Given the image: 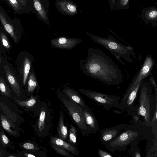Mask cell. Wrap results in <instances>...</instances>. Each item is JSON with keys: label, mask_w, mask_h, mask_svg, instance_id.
Masks as SVG:
<instances>
[{"label": "cell", "mask_w": 157, "mask_h": 157, "mask_svg": "<svg viewBox=\"0 0 157 157\" xmlns=\"http://www.w3.org/2000/svg\"><path fill=\"white\" fill-rule=\"evenodd\" d=\"M22 146L23 148L27 150H33L36 149V147L34 145L30 143H24Z\"/></svg>", "instance_id": "30"}, {"label": "cell", "mask_w": 157, "mask_h": 157, "mask_svg": "<svg viewBox=\"0 0 157 157\" xmlns=\"http://www.w3.org/2000/svg\"><path fill=\"white\" fill-rule=\"evenodd\" d=\"M141 82L138 83L126 96L122 98L117 108L126 111L131 115L137 114V107L135 103Z\"/></svg>", "instance_id": "8"}, {"label": "cell", "mask_w": 157, "mask_h": 157, "mask_svg": "<svg viewBox=\"0 0 157 157\" xmlns=\"http://www.w3.org/2000/svg\"><path fill=\"white\" fill-rule=\"evenodd\" d=\"M116 0H109L110 6L112 10L113 8Z\"/></svg>", "instance_id": "36"}, {"label": "cell", "mask_w": 157, "mask_h": 157, "mask_svg": "<svg viewBox=\"0 0 157 157\" xmlns=\"http://www.w3.org/2000/svg\"><path fill=\"white\" fill-rule=\"evenodd\" d=\"M34 9L39 18L47 25L50 23L48 18V13L46 11L40 0H33Z\"/></svg>", "instance_id": "13"}, {"label": "cell", "mask_w": 157, "mask_h": 157, "mask_svg": "<svg viewBox=\"0 0 157 157\" xmlns=\"http://www.w3.org/2000/svg\"><path fill=\"white\" fill-rule=\"evenodd\" d=\"M50 144L58 154L67 157H74L73 156L65 149L50 143Z\"/></svg>", "instance_id": "25"}, {"label": "cell", "mask_w": 157, "mask_h": 157, "mask_svg": "<svg viewBox=\"0 0 157 157\" xmlns=\"http://www.w3.org/2000/svg\"><path fill=\"white\" fill-rule=\"evenodd\" d=\"M87 55L79 61V67L83 73L107 85H118L122 82L120 68L102 50L88 48Z\"/></svg>", "instance_id": "1"}, {"label": "cell", "mask_w": 157, "mask_h": 157, "mask_svg": "<svg viewBox=\"0 0 157 157\" xmlns=\"http://www.w3.org/2000/svg\"><path fill=\"white\" fill-rule=\"evenodd\" d=\"M6 156L8 157H17L19 156L17 155H15L14 154H10L9 155H8Z\"/></svg>", "instance_id": "40"}, {"label": "cell", "mask_w": 157, "mask_h": 157, "mask_svg": "<svg viewBox=\"0 0 157 157\" xmlns=\"http://www.w3.org/2000/svg\"><path fill=\"white\" fill-rule=\"evenodd\" d=\"M63 92L65 95L81 107L84 108L88 107L82 97L71 87L65 86L63 90Z\"/></svg>", "instance_id": "14"}, {"label": "cell", "mask_w": 157, "mask_h": 157, "mask_svg": "<svg viewBox=\"0 0 157 157\" xmlns=\"http://www.w3.org/2000/svg\"><path fill=\"white\" fill-rule=\"evenodd\" d=\"M0 122L3 129L10 135L17 137V132L14 130L15 125L6 116L0 114Z\"/></svg>", "instance_id": "16"}, {"label": "cell", "mask_w": 157, "mask_h": 157, "mask_svg": "<svg viewBox=\"0 0 157 157\" xmlns=\"http://www.w3.org/2000/svg\"><path fill=\"white\" fill-rule=\"evenodd\" d=\"M40 88L35 74L33 71L30 72L28 82V91L29 93H32Z\"/></svg>", "instance_id": "19"}, {"label": "cell", "mask_w": 157, "mask_h": 157, "mask_svg": "<svg viewBox=\"0 0 157 157\" xmlns=\"http://www.w3.org/2000/svg\"><path fill=\"white\" fill-rule=\"evenodd\" d=\"M86 34L95 42L100 44L109 50L116 58L122 64H124L121 57L128 62H132V56H135V53L132 48L125 46L111 36L104 38L86 33Z\"/></svg>", "instance_id": "4"}, {"label": "cell", "mask_w": 157, "mask_h": 157, "mask_svg": "<svg viewBox=\"0 0 157 157\" xmlns=\"http://www.w3.org/2000/svg\"><path fill=\"white\" fill-rule=\"evenodd\" d=\"M50 143L65 149L74 155H78L79 152L78 150L70 144L60 138L51 137Z\"/></svg>", "instance_id": "17"}, {"label": "cell", "mask_w": 157, "mask_h": 157, "mask_svg": "<svg viewBox=\"0 0 157 157\" xmlns=\"http://www.w3.org/2000/svg\"><path fill=\"white\" fill-rule=\"evenodd\" d=\"M76 129L75 127L71 125L70 127L69 133V141L70 143L74 145L77 142Z\"/></svg>", "instance_id": "26"}, {"label": "cell", "mask_w": 157, "mask_h": 157, "mask_svg": "<svg viewBox=\"0 0 157 157\" xmlns=\"http://www.w3.org/2000/svg\"><path fill=\"white\" fill-rule=\"evenodd\" d=\"M1 40L4 46L6 48H9L10 45L7 38L3 33H1Z\"/></svg>", "instance_id": "29"}, {"label": "cell", "mask_w": 157, "mask_h": 157, "mask_svg": "<svg viewBox=\"0 0 157 157\" xmlns=\"http://www.w3.org/2000/svg\"><path fill=\"white\" fill-rule=\"evenodd\" d=\"M157 15V12L155 10H151L148 12L147 14L148 18L150 19H154L156 18Z\"/></svg>", "instance_id": "31"}, {"label": "cell", "mask_w": 157, "mask_h": 157, "mask_svg": "<svg viewBox=\"0 0 157 157\" xmlns=\"http://www.w3.org/2000/svg\"><path fill=\"white\" fill-rule=\"evenodd\" d=\"M137 114L143 118L144 124L147 127L152 126L155 114L157 111V98L153 93L150 82L142 80L138 90Z\"/></svg>", "instance_id": "2"}, {"label": "cell", "mask_w": 157, "mask_h": 157, "mask_svg": "<svg viewBox=\"0 0 157 157\" xmlns=\"http://www.w3.org/2000/svg\"><path fill=\"white\" fill-rule=\"evenodd\" d=\"M131 125L121 124L100 130V138L101 142L103 145L109 142Z\"/></svg>", "instance_id": "9"}, {"label": "cell", "mask_w": 157, "mask_h": 157, "mask_svg": "<svg viewBox=\"0 0 157 157\" xmlns=\"http://www.w3.org/2000/svg\"><path fill=\"white\" fill-rule=\"evenodd\" d=\"M8 1L10 4L15 9H18L19 6L17 0H8Z\"/></svg>", "instance_id": "33"}, {"label": "cell", "mask_w": 157, "mask_h": 157, "mask_svg": "<svg viewBox=\"0 0 157 157\" xmlns=\"http://www.w3.org/2000/svg\"><path fill=\"white\" fill-rule=\"evenodd\" d=\"M78 91L82 94L97 103L99 105L109 111L113 108H117L120 97L113 95H109L98 92L79 88Z\"/></svg>", "instance_id": "6"}, {"label": "cell", "mask_w": 157, "mask_h": 157, "mask_svg": "<svg viewBox=\"0 0 157 157\" xmlns=\"http://www.w3.org/2000/svg\"><path fill=\"white\" fill-rule=\"evenodd\" d=\"M31 63L30 59L28 57L25 56L24 59L23 67V82L24 85L25 84L27 80L28 76L30 72Z\"/></svg>", "instance_id": "22"}, {"label": "cell", "mask_w": 157, "mask_h": 157, "mask_svg": "<svg viewBox=\"0 0 157 157\" xmlns=\"http://www.w3.org/2000/svg\"><path fill=\"white\" fill-rule=\"evenodd\" d=\"M98 155L101 157H112L109 153L101 149L98 150Z\"/></svg>", "instance_id": "32"}, {"label": "cell", "mask_w": 157, "mask_h": 157, "mask_svg": "<svg viewBox=\"0 0 157 157\" xmlns=\"http://www.w3.org/2000/svg\"><path fill=\"white\" fill-rule=\"evenodd\" d=\"M0 90L2 94L6 96L11 97L10 90L2 80L0 81Z\"/></svg>", "instance_id": "27"}, {"label": "cell", "mask_w": 157, "mask_h": 157, "mask_svg": "<svg viewBox=\"0 0 157 157\" xmlns=\"http://www.w3.org/2000/svg\"><path fill=\"white\" fill-rule=\"evenodd\" d=\"M23 6H26L28 3L29 0H18Z\"/></svg>", "instance_id": "38"}, {"label": "cell", "mask_w": 157, "mask_h": 157, "mask_svg": "<svg viewBox=\"0 0 157 157\" xmlns=\"http://www.w3.org/2000/svg\"><path fill=\"white\" fill-rule=\"evenodd\" d=\"M4 69L6 76L12 90L18 97H20L21 90L17 81L8 65H6L4 67Z\"/></svg>", "instance_id": "15"}, {"label": "cell", "mask_w": 157, "mask_h": 157, "mask_svg": "<svg viewBox=\"0 0 157 157\" xmlns=\"http://www.w3.org/2000/svg\"><path fill=\"white\" fill-rule=\"evenodd\" d=\"M20 155H21L22 156L26 157H35L36 156L34 154L30 153H28L26 152H20L19 153Z\"/></svg>", "instance_id": "35"}, {"label": "cell", "mask_w": 157, "mask_h": 157, "mask_svg": "<svg viewBox=\"0 0 157 157\" xmlns=\"http://www.w3.org/2000/svg\"><path fill=\"white\" fill-rule=\"evenodd\" d=\"M46 111L45 109L41 108L40 113L37 123L38 129L40 133L45 128Z\"/></svg>", "instance_id": "23"}, {"label": "cell", "mask_w": 157, "mask_h": 157, "mask_svg": "<svg viewBox=\"0 0 157 157\" xmlns=\"http://www.w3.org/2000/svg\"><path fill=\"white\" fill-rule=\"evenodd\" d=\"M55 4L62 14L72 17L78 13L77 6L71 0H56Z\"/></svg>", "instance_id": "11"}, {"label": "cell", "mask_w": 157, "mask_h": 157, "mask_svg": "<svg viewBox=\"0 0 157 157\" xmlns=\"http://www.w3.org/2000/svg\"><path fill=\"white\" fill-rule=\"evenodd\" d=\"M138 148L137 147H136V151H135H135H133V152H135V153H134V154L135 155H134V156L135 157H141V156L140 155V151H138V152L137 151V149H138Z\"/></svg>", "instance_id": "37"}, {"label": "cell", "mask_w": 157, "mask_h": 157, "mask_svg": "<svg viewBox=\"0 0 157 157\" xmlns=\"http://www.w3.org/2000/svg\"><path fill=\"white\" fill-rule=\"evenodd\" d=\"M58 97L69 112L81 132L83 134L87 135L89 132L81 106L66 95L61 93L58 94Z\"/></svg>", "instance_id": "5"}, {"label": "cell", "mask_w": 157, "mask_h": 157, "mask_svg": "<svg viewBox=\"0 0 157 157\" xmlns=\"http://www.w3.org/2000/svg\"><path fill=\"white\" fill-rule=\"evenodd\" d=\"M0 141L5 148H13V143L9 139L3 130H0Z\"/></svg>", "instance_id": "24"}, {"label": "cell", "mask_w": 157, "mask_h": 157, "mask_svg": "<svg viewBox=\"0 0 157 157\" xmlns=\"http://www.w3.org/2000/svg\"><path fill=\"white\" fill-rule=\"evenodd\" d=\"M57 133L60 138L64 140H66L67 136L68 131L64 124V116L62 111L60 112L58 122Z\"/></svg>", "instance_id": "18"}, {"label": "cell", "mask_w": 157, "mask_h": 157, "mask_svg": "<svg viewBox=\"0 0 157 157\" xmlns=\"http://www.w3.org/2000/svg\"><path fill=\"white\" fill-rule=\"evenodd\" d=\"M82 41V39L78 38H69L66 36H60L51 40L50 42L52 47L70 50L74 48Z\"/></svg>", "instance_id": "10"}, {"label": "cell", "mask_w": 157, "mask_h": 157, "mask_svg": "<svg viewBox=\"0 0 157 157\" xmlns=\"http://www.w3.org/2000/svg\"><path fill=\"white\" fill-rule=\"evenodd\" d=\"M140 123L133 125L122 132L117 137L104 145L112 152L115 150L124 151L131 145L133 149L137 144L141 137H144L145 130Z\"/></svg>", "instance_id": "3"}, {"label": "cell", "mask_w": 157, "mask_h": 157, "mask_svg": "<svg viewBox=\"0 0 157 157\" xmlns=\"http://www.w3.org/2000/svg\"><path fill=\"white\" fill-rule=\"evenodd\" d=\"M154 64V61L151 56L147 55L141 68L132 79L123 97L126 96L138 83L152 74L151 71Z\"/></svg>", "instance_id": "7"}, {"label": "cell", "mask_w": 157, "mask_h": 157, "mask_svg": "<svg viewBox=\"0 0 157 157\" xmlns=\"http://www.w3.org/2000/svg\"><path fill=\"white\" fill-rule=\"evenodd\" d=\"M0 20L5 30L9 33L13 38L14 41L17 42V38L15 35L12 26L7 21L6 18L0 11Z\"/></svg>", "instance_id": "20"}, {"label": "cell", "mask_w": 157, "mask_h": 157, "mask_svg": "<svg viewBox=\"0 0 157 157\" xmlns=\"http://www.w3.org/2000/svg\"><path fill=\"white\" fill-rule=\"evenodd\" d=\"M37 99L36 96L34 97L33 95H31L29 98L25 101H21L16 98L15 99L16 102L20 105L28 109L34 107L37 103Z\"/></svg>", "instance_id": "21"}, {"label": "cell", "mask_w": 157, "mask_h": 157, "mask_svg": "<svg viewBox=\"0 0 157 157\" xmlns=\"http://www.w3.org/2000/svg\"><path fill=\"white\" fill-rule=\"evenodd\" d=\"M43 4L46 11L48 13V9L49 6V0H40Z\"/></svg>", "instance_id": "34"}, {"label": "cell", "mask_w": 157, "mask_h": 157, "mask_svg": "<svg viewBox=\"0 0 157 157\" xmlns=\"http://www.w3.org/2000/svg\"><path fill=\"white\" fill-rule=\"evenodd\" d=\"M81 107L89 133L91 134L96 133L99 130V126L92 110L88 107L84 108L81 106Z\"/></svg>", "instance_id": "12"}, {"label": "cell", "mask_w": 157, "mask_h": 157, "mask_svg": "<svg viewBox=\"0 0 157 157\" xmlns=\"http://www.w3.org/2000/svg\"><path fill=\"white\" fill-rule=\"evenodd\" d=\"M129 0H117V7L123 9L128 5Z\"/></svg>", "instance_id": "28"}, {"label": "cell", "mask_w": 157, "mask_h": 157, "mask_svg": "<svg viewBox=\"0 0 157 157\" xmlns=\"http://www.w3.org/2000/svg\"><path fill=\"white\" fill-rule=\"evenodd\" d=\"M4 155L5 154L4 151L0 149V157H5V156Z\"/></svg>", "instance_id": "39"}]
</instances>
